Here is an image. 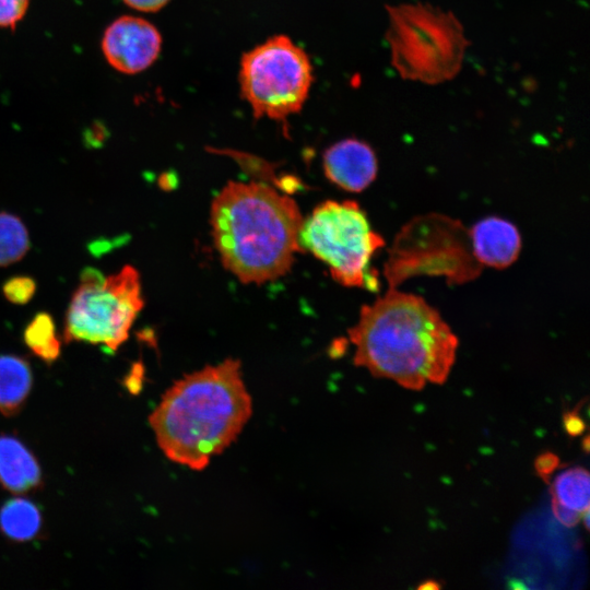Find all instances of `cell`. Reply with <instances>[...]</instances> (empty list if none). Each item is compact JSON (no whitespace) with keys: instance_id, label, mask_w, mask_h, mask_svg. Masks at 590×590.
<instances>
[{"instance_id":"cell-1","label":"cell","mask_w":590,"mask_h":590,"mask_svg":"<svg viewBox=\"0 0 590 590\" xmlns=\"http://www.w3.org/2000/svg\"><path fill=\"white\" fill-rule=\"evenodd\" d=\"M354 364L410 390L442 385L455 364L458 338L423 297L396 287L364 305L349 329Z\"/></svg>"},{"instance_id":"cell-2","label":"cell","mask_w":590,"mask_h":590,"mask_svg":"<svg viewBox=\"0 0 590 590\" xmlns=\"http://www.w3.org/2000/svg\"><path fill=\"white\" fill-rule=\"evenodd\" d=\"M251 414L241 364L226 358L175 381L149 423L168 460L202 471L237 439Z\"/></svg>"},{"instance_id":"cell-3","label":"cell","mask_w":590,"mask_h":590,"mask_svg":"<svg viewBox=\"0 0 590 590\" xmlns=\"http://www.w3.org/2000/svg\"><path fill=\"white\" fill-rule=\"evenodd\" d=\"M296 202L262 182L229 181L211 206L212 235L223 266L243 283L275 280L299 251Z\"/></svg>"},{"instance_id":"cell-4","label":"cell","mask_w":590,"mask_h":590,"mask_svg":"<svg viewBox=\"0 0 590 590\" xmlns=\"http://www.w3.org/2000/svg\"><path fill=\"white\" fill-rule=\"evenodd\" d=\"M390 63L400 78L437 85L461 71L469 39L451 12L424 2L386 7Z\"/></svg>"},{"instance_id":"cell-5","label":"cell","mask_w":590,"mask_h":590,"mask_svg":"<svg viewBox=\"0 0 590 590\" xmlns=\"http://www.w3.org/2000/svg\"><path fill=\"white\" fill-rule=\"evenodd\" d=\"M300 247L323 261L340 284L378 291V275L371 268L385 239L373 229L356 201H326L303 221Z\"/></svg>"},{"instance_id":"cell-6","label":"cell","mask_w":590,"mask_h":590,"mask_svg":"<svg viewBox=\"0 0 590 590\" xmlns=\"http://www.w3.org/2000/svg\"><path fill=\"white\" fill-rule=\"evenodd\" d=\"M143 306L135 268L125 266L108 276L85 268L68 306L63 339L67 343L102 344L115 352L128 339Z\"/></svg>"},{"instance_id":"cell-7","label":"cell","mask_w":590,"mask_h":590,"mask_svg":"<svg viewBox=\"0 0 590 590\" xmlns=\"http://www.w3.org/2000/svg\"><path fill=\"white\" fill-rule=\"evenodd\" d=\"M314 82L306 51L286 35H275L245 52L239 85L257 119L285 123L302 110Z\"/></svg>"},{"instance_id":"cell-8","label":"cell","mask_w":590,"mask_h":590,"mask_svg":"<svg viewBox=\"0 0 590 590\" xmlns=\"http://www.w3.org/2000/svg\"><path fill=\"white\" fill-rule=\"evenodd\" d=\"M473 257L468 231L444 215L414 219L397 235L385 267L390 287L413 274L444 275L467 282L481 272Z\"/></svg>"},{"instance_id":"cell-9","label":"cell","mask_w":590,"mask_h":590,"mask_svg":"<svg viewBox=\"0 0 590 590\" xmlns=\"http://www.w3.org/2000/svg\"><path fill=\"white\" fill-rule=\"evenodd\" d=\"M162 42L160 31L148 20L121 15L104 30L101 49L113 69L123 74H137L157 60Z\"/></svg>"},{"instance_id":"cell-10","label":"cell","mask_w":590,"mask_h":590,"mask_svg":"<svg viewBox=\"0 0 590 590\" xmlns=\"http://www.w3.org/2000/svg\"><path fill=\"white\" fill-rule=\"evenodd\" d=\"M323 170L327 178L338 187L359 192L375 180L378 163L375 151L368 143L349 138L324 151Z\"/></svg>"},{"instance_id":"cell-11","label":"cell","mask_w":590,"mask_h":590,"mask_svg":"<svg viewBox=\"0 0 590 590\" xmlns=\"http://www.w3.org/2000/svg\"><path fill=\"white\" fill-rule=\"evenodd\" d=\"M471 250L483 267L505 269L511 266L521 251V236L509 221L488 216L468 229Z\"/></svg>"},{"instance_id":"cell-12","label":"cell","mask_w":590,"mask_h":590,"mask_svg":"<svg viewBox=\"0 0 590 590\" xmlns=\"http://www.w3.org/2000/svg\"><path fill=\"white\" fill-rule=\"evenodd\" d=\"M0 485L22 495L43 486V473L36 457L15 436L0 435Z\"/></svg>"},{"instance_id":"cell-13","label":"cell","mask_w":590,"mask_h":590,"mask_svg":"<svg viewBox=\"0 0 590 590\" xmlns=\"http://www.w3.org/2000/svg\"><path fill=\"white\" fill-rule=\"evenodd\" d=\"M33 386V373L27 359L16 355H0V412L14 416L24 406Z\"/></svg>"},{"instance_id":"cell-14","label":"cell","mask_w":590,"mask_h":590,"mask_svg":"<svg viewBox=\"0 0 590 590\" xmlns=\"http://www.w3.org/2000/svg\"><path fill=\"white\" fill-rule=\"evenodd\" d=\"M43 528V516L37 505L25 497H14L0 508V532L13 542L36 539Z\"/></svg>"},{"instance_id":"cell-15","label":"cell","mask_w":590,"mask_h":590,"mask_svg":"<svg viewBox=\"0 0 590 590\" xmlns=\"http://www.w3.org/2000/svg\"><path fill=\"white\" fill-rule=\"evenodd\" d=\"M590 475L581 467L560 472L551 486L552 500L560 506L582 514L589 509Z\"/></svg>"},{"instance_id":"cell-16","label":"cell","mask_w":590,"mask_h":590,"mask_svg":"<svg viewBox=\"0 0 590 590\" xmlns=\"http://www.w3.org/2000/svg\"><path fill=\"white\" fill-rule=\"evenodd\" d=\"M23 340L31 352L47 364L54 363L60 355L61 341L48 312H38L31 320L24 330Z\"/></svg>"},{"instance_id":"cell-17","label":"cell","mask_w":590,"mask_h":590,"mask_svg":"<svg viewBox=\"0 0 590 590\" xmlns=\"http://www.w3.org/2000/svg\"><path fill=\"white\" fill-rule=\"evenodd\" d=\"M30 250L26 226L16 215L0 212V267L21 260Z\"/></svg>"},{"instance_id":"cell-18","label":"cell","mask_w":590,"mask_h":590,"mask_svg":"<svg viewBox=\"0 0 590 590\" xmlns=\"http://www.w3.org/2000/svg\"><path fill=\"white\" fill-rule=\"evenodd\" d=\"M2 292L10 303L25 305L33 298L36 292V282L31 276H13L4 282Z\"/></svg>"},{"instance_id":"cell-19","label":"cell","mask_w":590,"mask_h":590,"mask_svg":"<svg viewBox=\"0 0 590 590\" xmlns=\"http://www.w3.org/2000/svg\"><path fill=\"white\" fill-rule=\"evenodd\" d=\"M31 0H0V28L13 31L25 17Z\"/></svg>"},{"instance_id":"cell-20","label":"cell","mask_w":590,"mask_h":590,"mask_svg":"<svg viewBox=\"0 0 590 590\" xmlns=\"http://www.w3.org/2000/svg\"><path fill=\"white\" fill-rule=\"evenodd\" d=\"M558 467L559 458L551 451L541 453L534 461V469L545 483H548L550 476Z\"/></svg>"},{"instance_id":"cell-21","label":"cell","mask_w":590,"mask_h":590,"mask_svg":"<svg viewBox=\"0 0 590 590\" xmlns=\"http://www.w3.org/2000/svg\"><path fill=\"white\" fill-rule=\"evenodd\" d=\"M563 424L565 432L571 437L581 435L586 429L585 421L579 414L578 409L565 412L563 414Z\"/></svg>"},{"instance_id":"cell-22","label":"cell","mask_w":590,"mask_h":590,"mask_svg":"<svg viewBox=\"0 0 590 590\" xmlns=\"http://www.w3.org/2000/svg\"><path fill=\"white\" fill-rule=\"evenodd\" d=\"M552 511L555 518L565 527L573 528L578 524L581 518V514L567 509L556 502L552 500Z\"/></svg>"},{"instance_id":"cell-23","label":"cell","mask_w":590,"mask_h":590,"mask_svg":"<svg viewBox=\"0 0 590 590\" xmlns=\"http://www.w3.org/2000/svg\"><path fill=\"white\" fill-rule=\"evenodd\" d=\"M129 8L139 12H157L170 0H122Z\"/></svg>"},{"instance_id":"cell-24","label":"cell","mask_w":590,"mask_h":590,"mask_svg":"<svg viewBox=\"0 0 590 590\" xmlns=\"http://www.w3.org/2000/svg\"><path fill=\"white\" fill-rule=\"evenodd\" d=\"M440 587H441V585L439 582L435 581V580H426V581L422 582L417 587V589H420V590H423V589L424 590H427V589L436 590V589H439Z\"/></svg>"},{"instance_id":"cell-25","label":"cell","mask_w":590,"mask_h":590,"mask_svg":"<svg viewBox=\"0 0 590 590\" xmlns=\"http://www.w3.org/2000/svg\"><path fill=\"white\" fill-rule=\"evenodd\" d=\"M582 448H583V451L585 452H588L589 451V437L586 436L582 440Z\"/></svg>"}]
</instances>
